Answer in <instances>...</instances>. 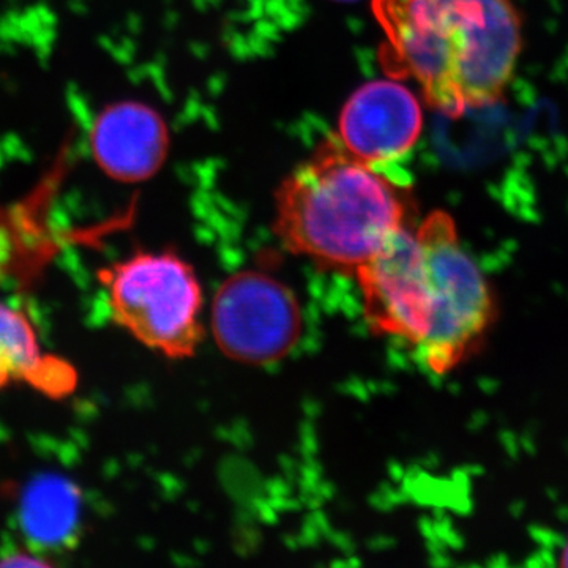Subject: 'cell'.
Wrapping results in <instances>:
<instances>
[{
  "instance_id": "30bf717a",
  "label": "cell",
  "mask_w": 568,
  "mask_h": 568,
  "mask_svg": "<svg viewBox=\"0 0 568 568\" xmlns=\"http://www.w3.org/2000/svg\"><path fill=\"white\" fill-rule=\"evenodd\" d=\"M11 383L63 398L77 388L78 373L59 355L43 351L24 313L0 302V390Z\"/></svg>"
},
{
  "instance_id": "3957f363",
  "label": "cell",
  "mask_w": 568,
  "mask_h": 568,
  "mask_svg": "<svg viewBox=\"0 0 568 568\" xmlns=\"http://www.w3.org/2000/svg\"><path fill=\"white\" fill-rule=\"evenodd\" d=\"M112 320L142 345L171 358L196 353L203 290L200 280L174 253L141 252L102 268Z\"/></svg>"
},
{
  "instance_id": "5b68a950",
  "label": "cell",
  "mask_w": 568,
  "mask_h": 568,
  "mask_svg": "<svg viewBox=\"0 0 568 568\" xmlns=\"http://www.w3.org/2000/svg\"><path fill=\"white\" fill-rule=\"evenodd\" d=\"M212 332L227 357L246 365L283 358L302 334V310L293 291L264 272H239L213 298Z\"/></svg>"
},
{
  "instance_id": "8fae6325",
  "label": "cell",
  "mask_w": 568,
  "mask_h": 568,
  "mask_svg": "<svg viewBox=\"0 0 568 568\" xmlns=\"http://www.w3.org/2000/svg\"><path fill=\"white\" fill-rule=\"evenodd\" d=\"M50 564V560L41 559L40 555L31 549L10 552L0 559V567H48Z\"/></svg>"
},
{
  "instance_id": "7c38bea8",
  "label": "cell",
  "mask_w": 568,
  "mask_h": 568,
  "mask_svg": "<svg viewBox=\"0 0 568 568\" xmlns=\"http://www.w3.org/2000/svg\"><path fill=\"white\" fill-rule=\"evenodd\" d=\"M560 564H562L564 567H568V540L562 547V552H560Z\"/></svg>"
},
{
  "instance_id": "277c9868",
  "label": "cell",
  "mask_w": 568,
  "mask_h": 568,
  "mask_svg": "<svg viewBox=\"0 0 568 568\" xmlns=\"http://www.w3.org/2000/svg\"><path fill=\"white\" fill-rule=\"evenodd\" d=\"M417 231L429 283L428 332L417 351L432 372L446 373L487 325L491 294L484 271L459 245L447 215L435 213Z\"/></svg>"
},
{
  "instance_id": "52a82bcc",
  "label": "cell",
  "mask_w": 568,
  "mask_h": 568,
  "mask_svg": "<svg viewBox=\"0 0 568 568\" xmlns=\"http://www.w3.org/2000/svg\"><path fill=\"white\" fill-rule=\"evenodd\" d=\"M424 125L420 102L398 81H373L343 108L338 140L362 162L383 166L406 155Z\"/></svg>"
},
{
  "instance_id": "9c48e42d",
  "label": "cell",
  "mask_w": 568,
  "mask_h": 568,
  "mask_svg": "<svg viewBox=\"0 0 568 568\" xmlns=\"http://www.w3.org/2000/svg\"><path fill=\"white\" fill-rule=\"evenodd\" d=\"M80 488L58 474H40L22 488L17 523L26 547L41 552H62L80 540Z\"/></svg>"
},
{
  "instance_id": "6da1fadb",
  "label": "cell",
  "mask_w": 568,
  "mask_h": 568,
  "mask_svg": "<svg viewBox=\"0 0 568 568\" xmlns=\"http://www.w3.org/2000/svg\"><path fill=\"white\" fill-rule=\"evenodd\" d=\"M390 73L410 78L436 110L465 114L495 103L521 50L510 0H375Z\"/></svg>"
},
{
  "instance_id": "8992f818",
  "label": "cell",
  "mask_w": 568,
  "mask_h": 568,
  "mask_svg": "<svg viewBox=\"0 0 568 568\" xmlns=\"http://www.w3.org/2000/svg\"><path fill=\"white\" fill-rule=\"evenodd\" d=\"M355 276L369 327L420 345L429 325V283L418 231L399 227Z\"/></svg>"
},
{
  "instance_id": "7a4b0ae2",
  "label": "cell",
  "mask_w": 568,
  "mask_h": 568,
  "mask_svg": "<svg viewBox=\"0 0 568 568\" xmlns=\"http://www.w3.org/2000/svg\"><path fill=\"white\" fill-rule=\"evenodd\" d=\"M405 224L399 182L358 160L338 138L324 141L276 196L282 244L339 274L355 275Z\"/></svg>"
},
{
  "instance_id": "ba28073f",
  "label": "cell",
  "mask_w": 568,
  "mask_h": 568,
  "mask_svg": "<svg viewBox=\"0 0 568 568\" xmlns=\"http://www.w3.org/2000/svg\"><path fill=\"white\" fill-rule=\"evenodd\" d=\"M166 149V126L145 104H111L93 122V159L115 181L141 182L152 178L162 166Z\"/></svg>"
}]
</instances>
